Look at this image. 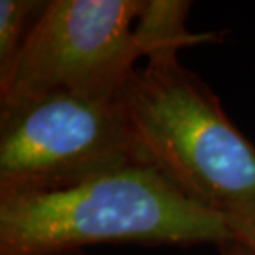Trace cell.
Here are the masks:
<instances>
[{"label":"cell","instance_id":"4","mask_svg":"<svg viewBox=\"0 0 255 255\" xmlns=\"http://www.w3.org/2000/svg\"><path fill=\"white\" fill-rule=\"evenodd\" d=\"M146 0H50L0 73V108L70 91L116 96L146 57L136 23Z\"/></svg>","mask_w":255,"mask_h":255},{"label":"cell","instance_id":"2","mask_svg":"<svg viewBox=\"0 0 255 255\" xmlns=\"http://www.w3.org/2000/svg\"><path fill=\"white\" fill-rule=\"evenodd\" d=\"M179 53H156L120 96L146 164L187 197L226 216L255 207V146Z\"/></svg>","mask_w":255,"mask_h":255},{"label":"cell","instance_id":"3","mask_svg":"<svg viewBox=\"0 0 255 255\" xmlns=\"http://www.w3.org/2000/svg\"><path fill=\"white\" fill-rule=\"evenodd\" d=\"M146 164L121 96L52 91L0 108V196L47 192Z\"/></svg>","mask_w":255,"mask_h":255},{"label":"cell","instance_id":"9","mask_svg":"<svg viewBox=\"0 0 255 255\" xmlns=\"http://www.w3.org/2000/svg\"><path fill=\"white\" fill-rule=\"evenodd\" d=\"M65 255H81L80 252H73V254H65Z\"/></svg>","mask_w":255,"mask_h":255},{"label":"cell","instance_id":"7","mask_svg":"<svg viewBox=\"0 0 255 255\" xmlns=\"http://www.w3.org/2000/svg\"><path fill=\"white\" fill-rule=\"evenodd\" d=\"M232 241H237L249 247L255 254V207L249 211L227 216Z\"/></svg>","mask_w":255,"mask_h":255},{"label":"cell","instance_id":"1","mask_svg":"<svg viewBox=\"0 0 255 255\" xmlns=\"http://www.w3.org/2000/svg\"><path fill=\"white\" fill-rule=\"evenodd\" d=\"M232 241L227 216L192 201L149 164L47 192L0 196V255H65L101 244Z\"/></svg>","mask_w":255,"mask_h":255},{"label":"cell","instance_id":"6","mask_svg":"<svg viewBox=\"0 0 255 255\" xmlns=\"http://www.w3.org/2000/svg\"><path fill=\"white\" fill-rule=\"evenodd\" d=\"M45 7L42 0H0V73L22 50Z\"/></svg>","mask_w":255,"mask_h":255},{"label":"cell","instance_id":"5","mask_svg":"<svg viewBox=\"0 0 255 255\" xmlns=\"http://www.w3.org/2000/svg\"><path fill=\"white\" fill-rule=\"evenodd\" d=\"M189 10L187 0H146L134 28L146 58L156 53H179L181 48L221 40L214 32L191 33L186 28Z\"/></svg>","mask_w":255,"mask_h":255},{"label":"cell","instance_id":"8","mask_svg":"<svg viewBox=\"0 0 255 255\" xmlns=\"http://www.w3.org/2000/svg\"><path fill=\"white\" fill-rule=\"evenodd\" d=\"M219 252H221V255H255L251 249L237 241H227L221 244L219 246Z\"/></svg>","mask_w":255,"mask_h":255}]
</instances>
